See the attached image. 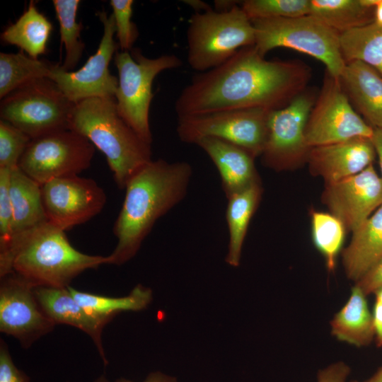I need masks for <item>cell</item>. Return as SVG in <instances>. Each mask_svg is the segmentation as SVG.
I'll list each match as a JSON object with an SVG mask.
<instances>
[{
	"label": "cell",
	"instance_id": "obj_19",
	"mask_svg": "<svg viewBox=\"0 0 382 382\" xmlns=\"http://www.w3.org/2000/svg\"><path fill=\"white\" fill-rule=\"evenodd\" d=\"M356 112L374 129L382 128V76L359 60L346 64L339 77Z\"/></svg>",
	"mask_w": 382,
	"mask_h": 382
},
{
	"label": "cell",
	"instance_id": "obj_7",
	"mask_svg": "<svg viewBox=\"0 0 382 382\" xmlns=\"http://www.w3.org/2000/svg\"><path fill=\"white\" fill-rule=\"evenodd\" d=\"M74 105L52 80L40 78L3 98L0 117L33 139L69 129Z\"/></svg>",
	"mask_w": 382,
	"mask_h": 382
},
{
	"label": "cell",
	"instance_id": "obj_3",
	"mask_svg": "<svg viewBox=\"0 0 382 382\" xmlns=\"http://www.w3.org/2000/svg\"><path fill=\"white\" fill-rule=\"evenodd\" d=\"M108 264V256L81 253L49 221L14 237L0 254V277L14 273L35 287L66 288L83 272Z\"/></svg>",
	"mask_w": 382,
	"mask_h": 382
},
{
	"label": "cell",
	"instance_id": "obj_6",
	"mask_svg": "<svg viewBox=\"0 0 382 382\" xmlns=\"http://www.w3.org/2000/svg\"><path fill=\"white\" fill-rule=\"evenodd\" d=\"M187 42L188 64L204 72L220 66L240 49L254 46L255 29L241 5L226 12L212 8L191 16Z\"/></svg>",
	"mask_w": 382,
	"mask_h": 382
},
{
	"label": "cell",
	"instance_id": "obj_26",
	"mask_svg": "<svg viewBox=\"0 0 382 382\" xmlns=\"http://www.w3.org/2000/svg\"><path fill=\"white\" fill-rule=\"evenodd\" d=\"M52 30L51 22L31 1L21 16L2 32L1 39L7 44L18 47L29 57L37 59L40 55L46 52Z\"/></svg>",
	"mask_w": 382,
	"mask_h": 382
},
{
	"label": "cell",
	"instance_id": "obj_41",
	"mask_svg": "<svg viewBox=\"0 0 382 382\" xmlns=\"http://www.w3.org/2000/svg\"><path fill=\"white\" fill-rule=\"evenodd\" d=\"M376 156L378 158L382 178V128H374L371 137Z\"/></svg>",
	"mask_w": 382,
	"mask_h": 382
},
{
	"label": "cell",
	"instance_id": "obj_44",
	"mask_svg": "<svg viewBox=\"0 0 382 382\" xmlns=\"http://www.w3.org/2000/svg\"><path fill=\"white\" fill-rule=\"evenodd\" d=\"M374 22L382 26V0H374Z\"/></svg>",
	"mask_w": 382,
	"mask_h": 382
},
{
	"label": "cell",
	"instance_id": "obj_27",
	"mask_svg": "<svg viewBox=\"0 0 382 382\" xmlns=\"http://www.w3.org/2000/svg\"><path fill=\"white\" fill-rule=\"evenodd\" d=\"M68 289L83 307L107 323L119 313L146 309L153 299L151 289L140 284L134 286L127 296L122 297H109L81 291L70 286Z\"/></svg>",
	"mask_w": 382,
	"mask_h": 382
},
{
	"label": "cell",
	"instance_id": "obj_42",
	"mask_svg": "<svg viewBox=\"0 0 382 382\" xmlns=\"http://www.w3.org/2000/svg\"><path fill=\"white\" fill-rule=\"evenodd\" d=\"M215 11L218 12H226L240 4L241 1L231 0H216L214 1Z\"/></svg>",
	"mask_w": 382,
	"mask_h": 382
},
{
	"label": "cell",
	"instance_id": "obj_12",
	"mask_svg": "<svg viewBox=\"0 0 382 382\" xmlns=\"http://www.w3.org/2000/svg\"><path fill=\"white\" fill-rule=\"evenodd\" d=\"M318 93L308 87L284 108L270 111L260 156L264 165L282 170L307 162L311 147L306 142L305 129Z\"/></svg>",
	"mask_w": 382,
	"mask_h": 382
},
{
	"label": "cell",
	"instance_id": "obj_5",
	"mask_svg": "<svg viewBox=\"0 0 382 382\" xmlns=\"http://www.w3.org/2000/svg\"><path fill=\"white\" fill-rule=\"evenodd\" d=\"M255 29V47L265 57L270 50L284 47L320 61L339 79L346 63L340 47V34L310 14L295 18L251 20Z\"/></svg>",
	"mask_w": 382,
	"mask_h": 382
},
{
	"label": "cell",
	"instance_id": "obj_13",
	"mask_svg": "<svg viewBox=\"0 0 382 382\" xmlns=\"http://www.w3.org/2000/svg\"><path fill=\"white\" fill-rule=\"evenodd\" d=\"M98 16L103 25V34L96 53L74 71H65L60 65L54 64L49 77L74 103L89 98L115 99L118 87V79L111 74L108 68L119 47L114 40V16L105 11L99 12Z\"/></svg>",
	"mask_w": 382,
	"mask_h": 382
},
{
	"label": "cell",
	"instance_id": "obj_38",
	"mask_svg": "<svg viewBox=\"0 0 382 382\" xmlns=\"http://www.w3.org/2000/svg\"><path fill=\"white\" fill-rule=\"evenodd\" d=\"M350 367L343 361H337L319 370L317 382H347Z\"/></svg>",
	"mask_w": 382,
	"mask_h": 382
},
{
	"label": "cell",
	"instance_id": "obj_21",
	"mask_svg": "<svg viewBox=\"0 0 382 382\" xmlns=\"http://www.w3.org/2000/svg\"><path fill=\"white\" fill-rule=\"evenodd\" d=\"M352 233L342 257L347 277L357 282L382 256V205Z\"/></svg>",
	"mask_w": 382,
	"mask_h": 382
},
{
	"label": "cell",
	"instance_id": "obj_35",
	"mask_svg": "<svg viewBox=\"0 0 382 382\" xmlns=\"http://www.w3.org/2000/svg\"><path fill=\"white\" fill-rule=\"evenodd\" d=\"M11 170L0 168V254L8 248L13 238V209L10 198Z\"/></svg>",
	"mask_w": 382,
	"mask_h": 382
},
{
	"label": "cell",
	"instance_id": "obj_20",
	"mask_svg": "<svg viewBox=\"0 0 382 382\" xmlns=\"http://www.w3.org/2000/svg\"><path fill=\"white\" fill-rule=\"evenodd\" d=\"M195 144L209 156L216 167L226 198L260 182L254 163L255 157L244 149L213 137L202 139Z\"/></svg>",
	"mask_w": 382,
	"mask_h": 382
},
{
	"label": "cell",
	"instance_id": "obj_31",
	"mask_svg": "<svg viewBox=\"0 0 382 382\" xmlns=\"http://www.w3.org/2000/svg\"><path fill=\"white\" fill-rule=\"evenodd\" d=\"M311 215L313 243L323 255L328 270L333 272L346 228L342 222L331 213L311 211Z\"/></svg>",
	"mask_w": 382,
	"mask_h": 382
},
{
	"label": "cell",
	"instance_id": "obj_14",
	"mask_svg": "<svg viewBox=\"0 0 382 382\" xmlns=\"http://www.w3.org/2000/svg\"><path fill=\"white\" fill-rule=\"evenodd\" d=\"M41 193L47 221L64 231L98 214L107 200L94 180L79 175L52 180L41 185Z\"/></svg>",
	"mask_w": 382,
	"mask_h": 382
},
{
	"label": "cell",
	"instance_id": "obj_16",
	"mask_svg": "<svg viewBox=\"0 0 382 382\" xmlns=\"http://www.w3.org/2000/svg\"><path fill=\"white\" fill-rule=\"evenodd\" d=\"M322 201L353 232L382 205V178L371 164L356 175L325 184Z\"/></svg>",
	"mask_w": 382,
	"mask_h": 382
},
{
	"label": "cell",
	"instance_id": "obj_4",
	"mask_svg": "<svg viewBox=\"0 0 382 382\" xmlns=\"http://www.w3.org/2000/svg\"><path fill=\"white\" fill-rule=\"evenodd\" d=\"M69 129L86 138L105 155L120 189L152 161L151 144L121 117L115 99L89 98L75 103Z\"/></svg>",
	"mask_w": 382,
	"mask_h": 382
},
{
	"label": "cell",
	"instance_id": "obj_25",
	"mask_svg": "<svg viewBox=\"0 0 382 382\" xmlns=\"http://www.w3.org/2000/svg\"><path fill=\"white\" fill-rule=\"evenodd\" d=\"M309 14L342 34L374 22V0H310Z\"/></svg>",
	"mask_w": 382,
	"mask_h": 382
},
{
	"label": "cell",
	"instance_id": "obj_39",
	"mask_svg": "<svg viewBox=\"0 0 382 382\" xmlns=\"http://www.w3.org/2000/svg\"><path fill=\"white\" fill-rule=\"evenodd\" d=\"M375 302L372 313L375 330V342L378 347H382V287L374 294Z\"/></svg>",
	"mask_w": 382,
	"mask_h": 382
},
{
	"label": "cell",
	"instance_id": "obj_34",
	"mask_svg": "<svg viewBox=\"0 0 382 382\" xmlns=\"http://www.w3.org/2000/svg\"><path fill=\"white\" fill-rule=\"evenodd\" d=\"M115 33L121 51L131 50L139 36L136 25L132 21V0H111Z\"/></svg>",
	"mask_w": 382,
	"mask_h": 382
},
{
	"label": "cell",
	"instance_id": "obj_15",
	"mask_svg": "<svg viewBox=\"0 0 382 382\" xmlns=\"http://www.w3.org/2000/svg\"><path fill=\"white\" fill-rule=\"evenodd\" d=\"M0 278V331L28 348L56 324L40 306L35 286L14 273Z\"/></svg>",
	"mask_w": 382,
	"mask_h": 382
},
{
	"label": "cell",
	"instance_id": "obj_22",
	"mask_svg": "<svg viewBox=\"0 0 382 382\" xmlns=\"http://www.w3.org/2000/svg\"><path fill=\"white\" fill-rule=\"evenodd\" d=\"M331 334L338 340L357 347L375 340L373 316L366 296L354 284L346 303L330 321Z\"/></svg>",
	"mask_w": 382,
	"mask_h": 382
},
{
	"label": "cell",
	"instance_id": "obj_28",
	"mask_svg": "<svg viewBox=\"0 0 382 382\" xmlns=\"http://www.w3.org/2000/svg\"><path fill=\"white\" fill-rule=\"evenodd\" d=\"M340 47L345 63L361 61L382 76V26L374 22L340 34Z\"/></svg>",
	"mask_w": 382,
	"mask_h": 382
},
{
	"label": "cell",
	"instance_id": "obj_17",
	"mask_svg": "<svg viewBox=\"0 0 382 382\" xmlns=\"http://www.w3.org/2000/svg\"><path fill=\"white\" fill-rule=\"evenodd\" d=\"M376 156L371 139L357 137L312 147L307 163L311 173L327 184L360 173L373 164Z\"/></svg>",
	"mask_w": 382,
	"mask_h": 382
},
{
	"label": "cell",
	"instance_id": "obj_40",
	"mask_svg": "<svg viewBox=\"0 0 382 382\" xmlns=\"http://www.w3.org/2000/svg\"><path fill=\"white\" fill-rule=\"evenodd\" d=\"M115 382H134L130 380L120 378L115 381ZM144 382H177L176 379L170 376L166 375L161 372L156 371L150 373Z\"/></svg>",
	"mask_w": 382,
	"mask_h": 382
},
{
	"label": "cell",
	"instance_id": "obj_2",
	"mask_svg": "<svg viewBox=\"0 0 382 382\" xmlns=\"http://www.w3.org/2000/svg\"><path fill=\"white\" fill-rule=\"evenodd\" d=\"M192 168L186 161H151L127 183L113 232L117 239L108 264L121 265L139 251L161 216L186 196Z\"/></svg>",
	"mask_w": 382,
	"mask_h": 382
},
{
	"label": "cell",
	"instance_id": "obj_45",
	"mask_svg": "<svg viewBox=\"0 0 382 382\" xmlns=\"http://www.w3.org/2000/svg\"><path fill=\"white\" fill-rule=\"evenodd\" d=\"M352 382H359L353 381ZM361 382H382V366L368 379Z\"/></svg>",
	"mask_w": 382,
	"mask_h": 382
},
{
	"label": "cell",
	"instance_id": "obj_10",
	"mask_svg": "<svg viewBox=\"0 0 382 382\" xmlns=\"http://www.w3.org/2000/svg\"><path fill=\"white\" fill-rule=\"evenodd\" d=\"M95 146L84 137L65 129L30 140L18 168L40 185L79 175L91 166Z\"/></svg>",
	"mask_w": 382,
	"mask_h": 382
},
{
	"label": "cell",
	"instance_id": "obj_32",
	"mask_svg": "<svg viewBox=\"0 0 382 382\" xmlns=\"http://www.w3.org/2000/svg\"><path fill=\"white\" fill-rule=\"evenodd\" d=\"M240 5L250 20L295 18L310 13V0H245Z\"/></svg>",
	"mask_w": 382,
	"mask_h": 382
},
{
	"label": "cell",
	"instance_id": "obj_33",
	"mask_svg": "<svg viewBox=\"0 0 382 382\" xmlns=\"http://www.w3.org/2000/svg\"><path fill=\"white\" fill-rule=\"evenodd\" d=\"M31 139L11 123L0 120V168L13 170Z\"/></svg>",
	"mask_w": 382,
	"mask_h": 382
},
{
	"label": "cell",
	"instance_id": "obj_46",
	"mask_svg": "<svg viewBox=\"0 0 382 382\" xmlns=\"http://www.w3.org/2000/svg\"><path fill=\"white\" fill-rule=\"evenodd\" d=\"M94 382H110L105 374H101Z\"/></svg>",
	"mask_w": 382,
	"mask_h": 382
},
{
	"label": "cell",
	"instance_id": "obj_29",
	"mask_svg": "<svg viewBox=\"0 0 382 382\" xmlns=\"http://www.w3.org/2000/svg\"><path fill=\"white\" fill-rule=\"evenodd\" d=\"M53 64L33 59L23 51L0 53V98L2 99L21 86L40 78H49Z\"/></svg>",
	"mask_w": 382,
	"mask_h": 382
},
{
	"label": "cell",
	"instance_id": "obj_1",
	"mask_svg": "<svg viewBox=\"0 0 382 382\" xmlns=\"http://www.w3.org/2000/svg\"><path fill=\"white\" fill-rule=\"evenodd\" d=\"M311 68L299 60H267L255 46L240 49L220 66L195 75L175 103L178 117L289 105L306 90Z\"/></svg>",
	"mask_w": 382,
	"mask_h": 382
},
{
	"label": "cell",
	"instance_id": "obj_11",
	"mask_svg": "<svg viewBox=\"0 0 382 382\" xmlns=\"http://www.w3.org/2000/svg\"><path fill=\"white\" fill-rule=\"evenodd\" d=\"M371 127L354 109L340 79L325 70L323 85L309 113L305 136L315 147L357 137L371 139Z\"/></svg>",
	"mask_w": 382,
	"mask_h": 382
},
{
	"label": "cell",
	"instance_id": "obj_37",
	"mask_svg": "<svg viewBox=\"0 0 382 382\" xmlns=\"http://www.w3.org/2000/svg\"><path fill=\"white\" fill-rule=\"evenodd\" d=\"M367 296L382 287V256L355 282Z\"/></svg>",
	"mask_w": 382,
	"mask_h": 382
},
{
	"label": "cell",
	"instance_id": "obj_18",
	"mask_svg": "<svg viewBox=\"0 0 382 382\" xmlns=\"http://www.w3.org/2000/svg\"><path fill=\"white\" fill-rule=\"evenodd\" d=\"M36 299L45 314L57 325L76 328L93 341L103 364H108L102 342V332L106 322L95 317L72 296L68 287H35Z\"/></svg>",
	"mask_w": 382,
	"mask_h": 382
},
{
	"label": "cell",
	"instance_id": "obj_24",
	"mask_svg": "<svg viewBox=\"0 0 382 382\" xmlns=\"http://www.w3.org/2000/svg\"><path fill=\"white\" fill-rule=\"evenodd\" d=\"M261 183H253L228 199L226 220L228 231V253L226 262L232 266L240 265L241 253L250 220L260 202Z\"/></svg>",
	"mask_w": 382,
	"mask_h": 382
},
{
	"label": "cell",
	"instance_id": "obj_30",
	"mask_svg": "<svg viewBox=\"0 0 382 382\" xmlns=\"http://www.w3.org/2000/svg\"><path fill=\"white\" fill-rule=\"evenodd\" d=\"M80 2L79 0L52 1L59 24L61 42L65 47V59L60 66L69 71L77 65L84 50V43L80 39L83 25L76 20Z\"/></svg>",
	"mask_w": 382,
	"mask_h": 382
},
{
	"label": "cell",
	"instance_id": "obj_8",
	"mask_svg": "<svg viewBox=\"0 0 382 382\" xmlns=\"http://www.w3.org/2000/svg\"><path fill=\"white\" fill-rule=\"evenodd\" d=\"M115 64L118 71L115 96L118 113L144 141L151 144L149 110L154 79L165 70L180 66L182 61L173 54L149 58L134 50L132 54L117 51Z\"/></svg>",
	"mask_w": 382,
	"mask_h": 382
},
{
	"label": "cell",
	"instance_id": "obj_43",
	"mask_svg": "<svg viewBox=\"0 0 382 382\" xmlns=\"http://www.w3.org/2000/svg\"><path fill=\"white\" fill-rule=\"evenodd\" d=\"M185 4L191 6L196 12L202 13L209 11L212 8L206 2L199 0H185L183 1Z\"/></svg>",
	"mask_w": 382,
	"mask_h": 382
},
{
	"label": "cell",
	"instance_id": "obj_9",
	"mask_svg": "<svg viewBox=\"0 0 382 382\" xmlns=\"http://www.w3.org/2000/svg\"><path fill=\"white\" fill-rule=\"evenodd\" d=\"M270 111L238 109L178 117L177 134L180 141L195 144L213 137L234 144L255 158L260 156L267 136Z\"/></svg>",
	"mask_w": 382,
	"mask_h": 382
},
{
	"label": "cell",
	"instance_id": "obj_23",
	"mask_svg": "<svg viewBox=\"0 0 382 382\" xmlns=\"http://www.w3.org/2000/svg\"><path fill=\"white\" fill-rule=\"evenodd\" d=\"M9 192L13 217L12 240L48 221L42 203L41 185L18 167L11 170Z\"/></svg>",
	"mask_w": 382,
	"mask_h": 382
},
{
	"label": "cell",
	"instance_id": "obj_36",
	"mask_svg": "<svg viewBox=\"0 0 382 382\" xmlns=\"http://www.w3.org/2000/svg\"><path fill=\"white\" fill-rule=\"evenodd\" d=\"M0 382H30V378L13 363L6 342H0Z\"/></svg>",
	"mask_w": 382,
	"mask_h": 382
}]
</instances>
